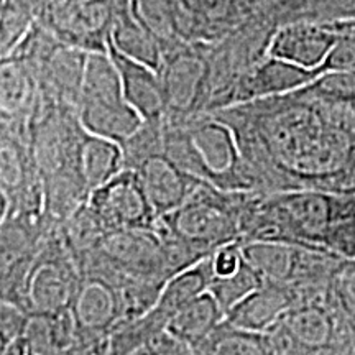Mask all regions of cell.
Segmentation results:
<instances>
[{
    "instance_id": "cell-1",
    "label": "cell",
    "mask_w": 355,
    "mask_h": 355,
    "mask_svg": "<svg viewBox=\"0 0 355 355\" xmlns=\"http://www.w3.org/2000/svg\"><path fill=\"white\" fill-rule=\"evenodd\" d=\"M212 114L232 127L260 193L355 191V73Z\"/></svg>"
},
{
    "instance_id": "cell-2",
    "label": "cell",
    "mask_w": 355,
    "mask_h": 355,
    "mask_svg": "<svg viewBox=\"0 0 355 355\" xmlns=\"http://www.w3.org/2000/svg\"><path fill=\"white\" fill-rule=\"evenodd\" d=\"M165 153L191 176L217 189L259 191L232 127L216 114L206 112L180 123L165 121Z\"/></svg>"
},
{
    "instance_id": "cell-3",
    "label": "cell",
    "mask_w": 355,
    "mask_h": 355,
    "mask_svg": "<svg viewBox=\"0 0 355 355\" xmlns=\"http://www.w3.org/2000/svg\"><path fill=\"white\" fill-rule=\"evenodd\" d=\"M248 193L222 191L201 181L180 207L159 217L158 224L198 254L211 257L220 247L241 241V214Z\"/></svg>"
},
{
    "instance_id": "cell-4",
    "label": "cell",
    "mask_w": 355,
    "mask_h": 355,
    "mask_svg": "<svg viewBox=\"0 0 355 355\" xmlns=\"http://www.w3.org/2000/svg\"><path fill=\"white\" fill-rule=\"evenodd\" d=\"M78 115L91 135L121 145L144 125L141 115L123 94L121 73L109 51L89 53Z\"/></svg>"
},
{
    "instance_id": "cell-5",
    "label": "cell",
    "mask_w": 355,
    "mask_h": 355,
    "mask_svg": "<svg viewBox=\"0 0 355 355\" xmlns=\"http://www.w3.org/2000/svg\"><path fill=\"white\" fill-rule=\"evenodd\" d=\"M81 270L66 245L60 227L46 234L15 296L8 300L32 314L69 311L78 291ZM6 301V300H2Z\"/></svg>"
},
{
    "instance_id": "cell-6",
    "label": "cell",
    "mask_w": 355,
    "mask_h": 355,
    "mask_svg": "<svg viewBox=\"0 0 355 355\" xmlns=\"http://www.w3.org/2000/svg\"><path fill=\"white\" fill-rule=\"evenodd\" d=\"M123 278L125 275L97 255H89L83 261L78 291L69 309L76 326L78 347L101 344L123 327Z\"/></svg>"
},
{
    "instance_id": "cell-7",
    "label": "cell",
    "mask_w": 355,
    "mask_h": 355,
    "mask_svg": "<svg viewBox=\"0 0 355 355\" xmlns=\"http://www.w3.org/2000/svg\"><path fill=\"white\" fill-rule=\"evenodd\" d=\"M158 74L165 94L166 122H186L207 112L211 102L207 43H180L166 50Z\"/></svg>"
},
{
    "instance_id": "cell-8",
    "label": "cell",
    "mask_w": 355,
    "mask_h": 355,
    "mask_svg": "<svg viewBox=\"0 0 355 355\" xmlns=\"http://www.w3.org/2000/svg\"><path fill=\"white\" fill-rule=\"evenodd\" d=\"M127 6L128 0H53L42 21L68 46L107 51L112 26Z\"/></svg>"
},
{
    "instance_id": "cell-9",
    "label": "cell",
    "mask_w": 355,
    "mask_h": 355,
    "mask_svg": "<svg viewBox=\"0 0 355 355\" xmlns=\"http://www.w3.org/2000/svg\"><path fill=\"white\" fill-rule=\"evenodd\" d=\"M94 254L125 277L159 282L173 278L159 225L107 232Z\"/></svg>"
},
{
    "instance_id": "cell-10",
    "label": "cell",
    "mask_w": 355,
    "mask_h": 355,
    "mask_svg": "<svg viewBox=\"0 0 355 355\" xmlns=\"http://www.w3.org/2000/svg\"><path fill=\"white\" fill-rule=\"evenodd\" d=\"M87 206L105 232L158 225V216L140 178L130 168H123L112 180L92 191Z\"/></svg>"
},
{
    "instance_id": "cell-11",
    "label": "cell",
    "mask_w": 355,
    "mask_h": 355,
    "mask_svg": "<svg viewBox=\"0 0 355 355\" xmlns=\"http://www.w3.org/2000/svg\"><path fill=\"white\" fill-rule=\"evenodd\" d=\"M321 74L319 71L306 69L298 64L278 60V58L266 56L255 66H252L234 84V87L222 97L214 110L266 99V97L290 94V92L309 86Z\"/></svg>"
},
{
    "instance_id": "cell-12",
    "label": "cell",
    "mask_w": 355,
    "mask_h": 355,
    "mask_svg": "<svg viewBox=\"0 0 355 355\" xmlns=\"http://www.w3.org/2000/svg\"><path fill=\"white\" fill-rule=\"evenodd\" d=\"M339 42L334 21H293L278 26L268 46V56L322 73V64Z\"/></svg>"
},
{
    "instance_id": "cell-13",
    "label": "cell",
    "mask_w": 355,
    "mask_h": 355,
    "mask_svg": "<svg viewBox=\"0 0 355 355\" xmlns=\"http://www.w3.org/2000/svg\"><path fill=\"white\" fill-rule=\"evenodd\" d=\"M130 170L139 175L158 219L180 207L201 183V180L178 166L165 150L152 153Z\"/></svg>"
},
{
    "instance_id": "cell-14",
    "label": "cell",
    "mask_w": 355,
    "mask_h": 355,
    "mask_svg": "<svg viewBox=\"0 0 355 355\" xmlns=\"http://www.w3.org/2000/svg\"><path fill=\"white\" fill-rule=\"evenodd\" d=\"M89 53L61 43L46 60L30 66L37 76L40 94L64 107H79Z\"/></svg>"
},
{
    "instance_id": "cell-15",
    "label": "cell",
    "mask_w": 355,
    "mask_h": 355,
    "mask_svg": "<svg viewBox=\"0 0 355 355\" xmlns=\"http://www.w3.org/2000/svg\"><path fill=\"white\" fill-rule=\"evenodd\" d=\"M295 303H298L295 288L265 282L259 290L235 304L225 314V321L245 331L268 332Z\"/></svg>"
},
{
    "instance_id": "cell-16",
    "label": "cell",
    "mask_w": 355,
    "mask_h": 355,
    "mask_svg": "<svg viewBox=\"0 0 355 355\" xmlns=\"http://www.w3.org/2000/svg\"><path fill=\"white\" fill-rule=\"evenodd\" d=\"M243 260L265 282L295 286L303 270L308 248L283 241H239Z\"/></svg>"
},
{
    "instance_id": "cell-17",
    "label": "cell",
    "mask_w": 355,
    "mask_h": 355,
    "mask_svg": "<svg viewBox=\"0 0 355 355\" xmlns=\"http://www.w3.org/2000/svg\"><path fill=\"white\" fill-rule=\"evenodd\" d=\"M107 51L121 73L123 94L128 104L141 115L144 122L165 119V94L158 71L122 55L112 44H109Z\"/></svg>"
},
{
    "instance_id": "cell-18",
    "label": "cell",
    "mask_w": 355,
    "mask_h": 355,
    "mask_svg": "<svg viewBox=\"0 0 355 355\" xmlns=\"http://www.w3.org/2000/svg\"><path fill=\"white\" fill-rule=\"evenodd\" d=\"M225 314L209 291L189 301L170 319L166 332L193 349V352L214 332Z\"/></svg>"
},
{
    "instance_id": "cell-19",
    "label": "cell",
    "mask_w": 355,
    "mask_h": 355,
    "mask_svg": "<svg viewBox=\"0 0 355 355\" xmlns=\"http://www.w3.org/2000/svg\"><path fill=\"white\" fill-rule=\"evenodd\" d=\"M109 44L132 60L158 71L163 61V48L130 10V3L117 17L110 32Z\"/></svg>"
},
{
    "instance_id": "cell-20",
    "label": "cell",
    "mask_w": 355,
    "mask_h": 355,
    "mask_svg": "<svg viewBox=\"0 0 355 355\" xmlns=\"http://www.w3.org/2000/svg\"><path fill=\"white\" fill-rule=\"evenodd\" d=\"M137 20L158 40L163 53L180 43L183 38V13L178 0H128Z\"/></svg>"
},
{
    "instance_id": "cell-21",
    "label": "cell",
    "mask_w": 355,
    "mask_h": 355,
    "mask_svg": "<svg viewBox=\"0 0 355 355\" xmlns=\"http://www.w3.org/2000/svg\"><path fill=\"white\" fill-rule=\"evenodd\" d=\"M123 168L122 145L87 132L81 148V173L89 193L112 180Z\"/></svg>"
},
{
    "instance_id": "cell-22",
    "label": "cell",
    "mask_w": 355,
    "mask_h": 355,
    "mask_svg": "<svg viewBox=\"0 0 355 355\" xmlns=\"http://www.w3.org/2000/svg\"><path fill=\"white\" fill-rule=\"evenodd\" d=\"M196 355H277L268 332H252L227 321L194 350Z\"/></svg>"
},
{
    "instance_id": "cell-23",
    "label": "cell",
    "mask_w": 355,
    "mask_h": 355,
    "mask_svg": "<svg viewBox=\"0 0 355 355\" xmlns=\"http://www.w3.org/2000/svg\"><path fill=\"white\" fill-rule=\"evenodd\" d=\"M50 0H2L0 56L7 58L42 20Z\"/></svg>"
},
{
    "instance_id": "cell-24",
    "label": "cell",
    "mask_w": 355,
    "mask_h": 355,
    "mask_svg": "<svg viewBox=\"0 0 355 355\" xmlns=\"http://www.w3.org/2000/svg\"><path fill=\"white\" fill-rule=\"evenodd\" d=\"M263 283L265 279L243 260L241 268L234 275H229V277H216L214 275L207 291L214 296L224 314H227L235 304L241 303L250 293L259 290Z\"/></svg>"
},
{
    "instance_id": "cell-25",
    "label": "cell",
    "mask_w": 355,
    "mask_h": 355,
    "mask_svg": "<svg viewBox=\"0 0 355 355\" xmlns=\"http://www.w3.org/2000/svg\"><path fill=\"white\" fill-rule=\"evenodd\" d=\"M326 301L355 329V260L340 259L327 286Z\"/></svg>"
},
{
    "instance_id": "cell-26",
    "label": "cell",
    "mask_w": 355,
    "mask_h": 355,
    "mask_svg": "<svg viewBox=\"0 0 355 355\" xmlns=\"http://www.w3.org/2000/svg\"><path fill=\"white\" fill-rule=\"evenodd\" d=\"M0 316H2V339H0V349L2 352L15 343L19 337L24 334L26 322H28L30 314L20 308L19 304L10 303V301H2L0 308Z\"/></svg>"
},
{
    "instance_id": "cell-27",
    "label": "cell",
    "mask_w": 355,
    "mask_h": 355,
    "mask_svg": "<svg viewBox=\"0 0 355 355\" xmlns=\"http://www.w3.org/2000/svg\"><path fill=\"white\" fill-rule=\"evenodd\" d=\"M132 355H196L189 345H186L175 339L168 332H162L157 337H153L148 344L140 347Z\"/></svg>"
},
{
    "instance_id": "cell-28",
    "label": "cell",
    "mask_w": 355,
    "mask_h": 355,
    "mask_svg": "<svg viewBox=\"0 0 355 355\" xmlns=\"http://www.w3.org/2000/svg\"><path fill=\"white\" fill-rule=\"evenodd\" d=\"M243 261L242 252H241V243L235 241L227 245L220 247L219 250L212 255V268H214L216 277H229L234 275L241 268Z\"/></svg>"
},
{
    "instance_id": "cell-29",
    "label": "cell",
    "mask_w": 355,
    "mask_h": 355,
    "mask_svg": "<svg viewBox=\"0 0 355 355\" xmlns=\"http://www.w3.org/2000/svg\"><path fill=\"white\" fill-rule=\"evenodd\" d=\"M107 345H109V339L102 340V343L97 345H91V347H79L78 355H102L104 354V350L107 349Z\"/></svg>"
},
{
    "instance_id": "cell-30",
    "label": "cell",
    "mask_w": 355,
    "mask_h": 355,
    "mask_svg": "<svg viewBox=\"0 0 355 355\" xmlns=\"http://www.w3.org/2000/svg\"><path fill=\"white\" fill-rule=\"evenodd\" d=\"M2 355H25L24 349H21V345H20V340L17 339L15 343L10 345V347H7L6 350H3Z\"/></svg>"
}]
</instances>
